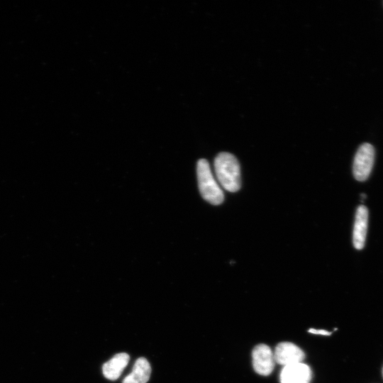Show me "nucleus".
<instances>
[{
  "label": "nucleus",
  "instance_id": "obj_1",
  "mask_svg": "<svg viewBox=\"0 0 383 383\" xmlns=\"http://www.w3.org/2000/svg\"><path fill=\"white\" fill-rule=\"evenodd\" d=\"M214 170L218 182L223 189L230 192L240 189V165L234 155L226 152L219 153L214 160Z\"/></svg>",
  "mask_w": 383,
  "mask_h": 383
},
{
  "label": "nucleus",
  "instance_id": "obj_2",
  "mask_svg": "<svg viewBox=\"0 0 383 383\" xmlns=\"http://www.w3.org/2000/svg\"><path fill=\"white\" fill-rule=\"evenodd\" d=\"M196 174L199 189L203 199L213 205L221 204L223 201L224 194L206 160L201 159L198 161Z\"/></svg>",
  "mask_w": 383,
  "mask_h": 383
},
{
  "label": "nucleus",
  "instance_id": "obj_3",
  "mask_svg": "<svg viewBox=\"0 0 383 383\" xmlns=\"http://www.w3.org/2000/svg\"><path fill=\"white\" fill-rule=\"evenodd\" d=\"M374 160V150L372 145L362 144L357 150L353 162L355 178L360 182L366 180L370 174Z\"/></svg>",
  "mask_w": 383,
  "mask_h": 383
},
{
  "label": "nucleus",
  "instance_id": "obj_4",
  "mask_svg": "<svg viewBox=\"0 0 383 383\" xmlns=\"http://www.w3.org/2000/svg\"><path fill=\"white\" fill-rule=\"evenodd\" d=\"M252 366L259 374L267 376L273 370L275 360L274 353L265 344L256 345L252 352Z\"/></svg>",
  "mask_w": 383,
  "mask_h": 383
},
{
  "label": "nucleus",
  "instance_id": "obj_5",
  "mask_svg": "<svg viewBox=\"0 0 383 383\" xmlns=\"http://www.w3.org/2000/svg\"><path fill=\"white\" fill-rule=\"evenodd\" d=\"M273 353L275 362L284 367L302 362L305 357L304 351L295 344L289 342L279 343Z\"/></svg>",
  "mask_w": 383,
  "mask_h": 383
},
{
  "label": "nucleus",
  "instance_id": "obj_6",
  "mask_svg": "<svg viewBox=\"0 0 383 383\" xmlns=\"http://www.w3.org/2000/svg\"><path fill=\"white\" fill-rule=\"evenodd\" d=\"M312 372L310 367L302 362L284 366L279 375L281 383H310Z\"/></svg>",
  "mask_w": 383,
  "mask_h": 383
},
{
  "label": "nucleus",
  "instance_id": "obj_7",
  "mask_svg": "<svg viewBox=\"0 0 383 383\" xmlns=\"http://www.w3.org/2000/svg\"><path fill=\"white\" fill-rule=\"evenodd\" d=\"M368 223V210L364 205L357 207L353 228V242L357 250L364 248Z\"/></svg>",
  "mask_w": 383,
  "mask_h": 383
},
{
  "label": "nucleus",
  "instance_id": "obj_8",
  "mask_svg": "<svg viewBox=\"0 0 383 383\" xmlns=\"http://www.w3.org/2000/svg\"><path fill=\"white\" fill-rule=\"evenodd\" d=\"M129 359V355L126 353L114 355L103 365L102 371L104 377L110 380L117 379L127 366Z\"/></svg>",
  "mask_w": 383,
  "mask_h": 383
},
{
  "label": "nucleus",
  "instance_id": "obj_9",
  "mask_svg": "<svg viewBox=\"0 0 383 383\" xmlns=\"http://www.w3.org/2000/svg\"><path fill=\"white\" fill-rule=\"evenodd\" d=\"M151 367L145 357H139L134 364L133 371L123 380V383H146L150 378Z\"/></svg>",
  "mask_w": 383,
  "mask_h": 383
},
{
  "label": "nucleus",
  "instance_id": "obj_10",
  "mask_svg": "<svg viewBox=\"0 0 383 383\" xmlns=\"http://www.w3.org/2000/svg\"><path fill=\"white\" fill-rule=\"evenodd\" d=\"M308 331L313 334H320L323 335H330L331 334V332L323 329L310 328Z\"/></svg>",
  "mask_w": 383,
  "mask_h": 383
},
{
  "label": "nucleus",
  "instance_id": "obj_11",
  "mask_svg": "<svg viewBox=\"0 0 383 383\" xmlns=\"http://www.w3.org/2000/svg\"><path fill=\"white\" fill-rule=\"evenodd\" d=\"M382 375H383V368H382Z\"/></svg>",
  "mask_w": 383,
  "mask_h": 383
}]
</instances>
